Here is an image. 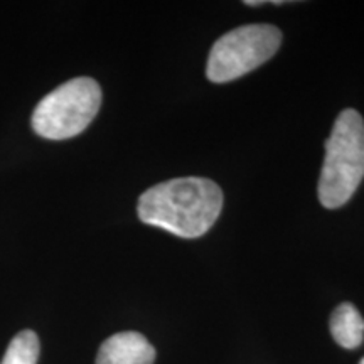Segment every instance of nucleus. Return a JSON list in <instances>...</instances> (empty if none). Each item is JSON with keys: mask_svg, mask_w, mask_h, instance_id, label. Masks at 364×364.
<instances>
[{"mask_svg": "<svg viewBox=\"0 0 364 364\" xmlns=\"http://www.w3.org/2000/svg\"><path fill=\"white\" fill-rule=\"evenodd\" d=\"M359 364H364V358H363V359H361V363H359Z\"/></svg>", "mask_w": 364, "mask_h": 364, "instance_id": "obj_8", "label": "nucleus"}, {"mask_svg": "<svg viewBox=\"0 0 364 364\" xmlns=\"http://www.w3.org/2000/svg\"><path fill=\"white\" fill-rule=\"evenodd\" d=\"M282 33L270 24H250L230 31L211 48L206 75L213 83H228L257 70L279 51Z\"/></svg>", "mask_w": 364, "mask_h": 364, "instance_id": "obj_4", "label": "nucleus"}, {"mask_svg": "<svg viewBox=\"0 0 364 364\" xmlns=\"http://www.w3.org/2000/svg\"><path fill=\"white\" fill-rule=\"evenodd\" d=\"M154 346L134 331L113 334L102 344L97 356V364H154Z\"/></svg>", "mask_w": 364, "mask_h": 364, "instance_id": "obj_5", "label": "nucleus"}, {"mask_svg": "<svg viewBox=\"0 0 364 364\" xmlns=\"http://www.w3.org/2000/svg\"><path fill=\"white\" fill-rule=\"evenodd\" d=\"M102 88L93 78H75L46 95L33 113V129L48 140L80 135L97 117Z\"/></svg>", "mask_w": 364, "mask_h": 364, "instance_id": "obj_3", "label": "nucleus"}, {"mask_svg": "<svg viewBox=\"0 0 364 364\" xmlns=\"http://www.w3.org/2000/svg\"><path fill=\"white\" fill-rule=\"evenodd\" d=\"M364 177V120L356 110L336 118L326 142V157L318 179V201L327 209L344 206Z\"/></svg>", "mask_w": 364, "mask_h": 364, "instance_id": "obj_2", "label": "nucleus"}, {"mask_svg": "<svg viewBox=\"0 0 364 364\" xmlns=\"http://www.w3.org/2000/svg\"><path fill=\"white\" fill-rule=\"evenodd\" d=\"M331 334L341 348L356 349L364 339V318L353 304L344 302L331 316Z\"/></svg>", "mask_w": 364, "mask_h": 364, "instance_id": "obj_6", "label": "nucleus"}, {"mask_svg": "<svg viewBox=\"0 0 364 364\" xmlns=\"http://www.w3.org/2000/svg\"><path fill=\"white\" fill-rule=\"evenodd\" d=\"M223 209V191L204 177H181L154 186L136 204L140 221L179 238H199L211 230Z\"/></svg>", "mask_w": 364, "mask_h": 364, "instance_id": "obj_1", "label": "nucleus"}, {"mask_svg": "<svg viewBox=\"0 0 364 364\" xmlns=\"http://www.w3.org/2000/svg\"><path fill=\"white\" fill-rule=\"evenodd\" d=\"M39 338L34 331H22L9 344L0 364H38Z\"/></svg>", "mask_w": 364, "mask_h": 364, "instance_id": "obj_7", "label": "nucleus"}]
</instances>
